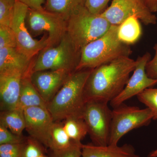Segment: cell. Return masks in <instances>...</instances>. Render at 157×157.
Returning a JSON list of instances; mask_svg holds the SVG:
<instances>
[{"instance_id":"obj_6","label":"cell","mask_w":157,"mask_h":157,"mask_svg":"<svg viewBox=\"0 0 157 157\" xmlns=\"http://www.w3.org/2000/svg\"><path fill=\"white\" fill-rule=\"evenodd\" d=\"M153 119L151 110L140 109L123 104L112 110L111 132L109 144L117 145L122 137L134 129L146 126Z\"/></svg>"},{"instance_id":"obj_18","label":"cell","mask_w":157,"mask_h":157,"mask_svg":"<svg viewBox=\"0 0 157 157\" xmlns=\"http://www.w3.org/2000/svg\"><path fill=\"white\" fill-rule=\"evenodd\" d=\"M86 0H46L45 9L67 21L72 15L85 7Z\"/></svg>"},{"instance_id":"obj_22","label":"cell","mask_w":157,"mask_h":157,"mask_svg":"<svg viewBox=\"0 0 157 157\" xmlns=\"http://www.w3.org/2000/svg\"><path fill=\"white\" fill-rule=\"evenodd\" d=\"M64 121V128L71 140L76 143H81V140L88 134L87 126L83 118L71 117Z\"/></svg>"},{"instance_id":"obj_3","label":"cell","mask_w":157,"mask_h":157,"mask_svg":"<svg viewBox=\"0 0 157 157\" xmlns=\"http://www.w3.org/2000/svg\"><path fill=\"white\" fill-rule=\"evenodd\" d=\"M118 26L111 25L106 33L82 49L76 71L93 70L118 59L129 57L132 54L130 45L123 43L118 39Z\"/></svg>"},{"instance_id":"obj_14","label":"cell","mask_w":157,"mask_h":157,"mask_svg":"<svg viewBox=\"0 0 157 157\" xmlns=\"http://www.w3.org/2000/svg\"><path fill=\"white\" fill-rule=\"evenodd\" d=\"M25 75L18 70L0 72L1 111L17 109L21 79Z\"/></svg>"},{"instance_id":"obj_19","label":"cell","mask_w":157,"mask_h":157,"mask_svg":"<svg viewBox=\"0 0 157 157\" xmlns=\"http://www.w3.org/2000/svg\"><path fill=\"white\" fill-rule=\"evenodd\" d=\"M142 28L139 19L132 16L118 26L117 36L120 40L128 45L135 44L142 35Z\"/></svg>"},{"instance_id":"obj_21","label":"cell","mask_w":157,"mask_h":157,"mask_svg":"<svg viewBox=\"0 0 157 157\" xmlns=\"http://www.w3.org/2000/svg\"><path fill=\"white\" fill-rule=\"evenodd\" d=\"M73 143L65 131L63 124L54 122L51 132L50 147L53 153L67 149Z\"/></svg>"},{"instance_id":"obj_33","label":"cell","mask_w":157,"mask_h":157,"mask_svg":"<svg viewBox=\"0 0 157 157\" xmlns=\"http://www.w3.org/2000/svg\"><path fill=\"white\" fill-rule=\"evenodd\" d=\"M152 13L157 12V0H135Z\"/></svg>"},{"instance_id":"obj_7","label":"cell","mask_w":157,"mask_h":157,"mask_svg":"<svg viewBox=\"0 0 157 157\" xmlns=\"http://www.w3.org/2000/svg\"><path fill=\"white\" fill-rule=\"evenodd\" d=\"M108 103L91 100L86 101L85 105L82 118L93 144L98 146H107L109 143L112 110L109 109Z\"/></svg>"},{"instance_id":"obj_8","label":"cell","mask_w":157,"mask_h":157,"mask_svg":"<svg viewBox=\"0 0 157 157\" xmlns=\"http://www.w3.org/2000/svg\"><path fill=\"white\" fill-rule=\"evenodd\" d=\"M26 22L29 32L35 36L47 33L49 47L59 43L67 33V21L59 14L45 9H29Z\"/></svg>"},{"instance_id":"obj_2","label":"cell","mask_w":157,"mask_h":157,"mask_svg":"<svg viewBox=\"0 0 157 157\" xmlns=\"http://www.w3.org/2000/svg\"><path fill=\"white\" fill-rule=\"evenodd\" d=\"M92 70H83L70 74L46 108L54 122L65 120L71 117H82L86 102V83Z\"/></svg>"},{"instance_id":"obj_26","label":"cell","mask_w":157,"mask_h":157,"mask_svg":"<svg viewBox=\"0 0 157 157\" xmlns=\"http://www.w3.org/2000/svg\"><path fill=\"white\" fill-rule=\"evenodd\" d=\"M16 47V37L12 29L10 27L0 25V49Z\"/></svg>"},{"instance_id":"obj_32","label":"cell","mask_w":157,"mask_h":157,"mask_svg":"<svg viewBox=\"0 0 157 157\" xmlns=\"http://www.w3.org/2000/svg\"><path fill=\"white\" fill-rule=\"evenodd\" d=\"M25 4L29 9L37 10H44L43 6L45 4V0H16Z\"/></svg>"},{"instance_id":"obj_11","label":"cell","mask_w":157,"mask_h":157,"mask_svg":"<svg viewBox=\"0 0 157 157\" xmlns=\"http://www.w3.org/2000/svg\"><path fill=\"white\" fill-rule=\"evenodd\" d=\"M151 59L149 52H146L136 60V67L130 77L124 88L113 100L109 102L113 107H117L125 101L137 96L146 89L152 88L157 84V80L149 77L146 72L147 64Z\"/></svg>"},{"instance_id":"obj_5","label":"cell","mask_w":157,"mask_h":157,"mask_svg":"<svg viewBox=\"0 0 157 157\" xmlns=\"http://www.w3.org/2000/svg\"><path fill=\"white\" fill-rule=\"evenodd\" d=\"M80 55L81 52L76 49L66 33L57 45L43 49L32 66L31 73L59 70L75 72L79 63Z\"/></svg>"},{"instance_id":"obj_35","label":"cell","mask_w":157,"mask_h":157,"mask_svg":"<svg viewBox=\"0 0 157 157\" xmlns=\"http://www.w3.org/2000/svg\"><path fill=\"white\" fill-rule=\"evenodd\" d=\"M5 1H7L11 4H15V2H16V0H5Z\"/></svg>"},{"instance_id":"obj_36","label":"cell","mask_w":157,"mask_h":157,"mask_svg":"<svg viewBox=\"0 0 157 157\" xmlns=\"http://www.w3.org/2000/svg\"><path fill=\"white\" fill-rule=\"evenodd\" d=\"M39 157H48V156H47L45 155V154L42 155H41V156H40Z\"/></svg>"},{"instance_id":"obj_10","label":"cell","mask_w":157,"mask_h":157,"mask_svg":"<svg viewBox=\"0 0 157 157\" xmlns=\"http://www.w3.org/2000/svg\"><path fill=\"white\" fill-rule=\"evenodd\" d=\"M101 15L111 25H119L132 16H135L145 25L156 24L153 13L135 0H112L110 6Z\"/></svg>"},{"instance_id":"obj_29","label":"cell","mask_w":157,"mask_h":157,"mask_svg":"<svg viewBox=\"0 0 157 157\" xmlns=\"http://www.w3.org/2000/svg\"><path fill=\"white\" fill-rule=\"evenodd\" d=\"M82 145L81 143L74 142L67 149L53 153V157H81Z\"/></svg>"},{"instance_id":"obj_17","label":"cell","mask_w":157,"mask_h":157,"mask_svg":"<svg viewBox=\"0 0 157 157\" xmlns=\"http://www.w3.org/2000/svg\"><path fill=\"white\" fill-rule=\"evenodd\" d=\"M30 75V74L25 75L21 79L17 109L24 110L26 108L31 107L46 108V103L33 84Z\"/></svg>"},{"instance_id":"obj_1","label":"cell","mask_w":157,"mask_h":157,"mask_svg":"<svg viewBox=\"0 0 157 157\" xmlns=\"http://www.w3.org/2000/svg\"><path fill=\"white\" fill-rule=\"evenodd\" d=\"M136 65V60L124 57L93 69L85 86V102L112 101L124 88Z\"/></svg>"},{"instance_id":"obj_15","label":"cell","mask_w":157,"mask_h":157,"mask_svg":"<svg viewBox=\"0 0 157 157\" xmlns=\"http://www.w3.org/2000/svg\"><path fill=\"white\" fill-rule=\"evenodd\" d=\"M82 157H140L131 144H125L122 146L109 144L98 146L93 143L82 145Z\"/></svg>"},{"instance_id":"obj_25","label":"cell","mask_w":157,"mask_h":157,"mask_svg":"<svg viewBox=\"0 0 157 157\" xmlns=\"http://www.w3.org/2000/svg\"><path fill=\"white\" fill-rule=\"evenodd\" d=\"M14 4L0 0V25L11 27L14 16Z\"/></svg>"},{"instance_id":"obj_28","label":"cell","mask_w":157,"mask_h":157,"mask_svg":"<svg viewBox=\"0 0 157 157\" xmlns=\"http://www.w3.org/2000/svg\"><path fill=\"white\" fill-rule=\"evenodd\" d=\"M22 136L15 135L0 124V145L8 144L22 143L25 141Z\"/></svg>"},{"instance_id":"obj_16","label":"cell","mask_w":157,"mask_h":157,"mask_svg":"<svg viewBox=\"0 0 157 157\" xmlns=\"http://www.w3.org/2000/svg\"><path fill=\"white\" fill-rule=\"evenodd\" d=\"M30 62L31 59L16 48L0 49V72L18 70L26 75L30 74Z\"/></svg>"},{"instance_id":"obj_9","label":"cell","mask_w":157,"mask_h":157,"mask_svg":"<svg viewBox=\"0 0 157 157\" xmlns=\"http://www.w3.org/2000/svg\"><path fill=\"white\" fill-rule=\"evenodd\" d=\"M29 9L25 4L15 2L11 28L16 37V48L20 52L31 59L40 51L49 47V42L46 35L40 40H37L34 39L29 33L26 24V17Z\"/></svg>"},{"instance_id":"obj_24","label":"cell","mask_w":157,"mask_h":157,"mask_svg":"<svg viewBox=\"0 0 157 157\" xmlns=\"http://www.w3.org/2000/svg\"><path fill=\"white\" fill-rule=\"evenodd\" d=\"M44 154L42 144L32 137L25 140L21 157H39Z\"/></svg>"},{"instance_id":"obj_12","label":"cell","mask_w":157,"mask_h":157,"mask_svg":"<svg viewBox=\"0 0 157 157\" xmlns=\"http://www.w3.org/2000/svg\"><path fill=\"white\" fill-rule=\"evenodd\" d=\"M25 130L31 137L50 148L51 132L54 121L45 107H29L24 109Z\"/></svg>"},{"instance_id":"obj_34","label":"cell","mask_w":157,"mask_h":157,"mask_svg":"<svg viewBox=\"0 0 157 157\" xmlns=\"http://www.w3.org/2000/svg\"><path fill=\"white\" fill-rule=\"evenodd\" d=\"M148 157H157V149L150 153Z\"/></svg>"},{"instance_id":"obj_23","label":"cell","mask_w":157,"mask_h":157,"mask_svg":"<svg viewBox=\"0 0 157 157\" xmlns=\"http://www.w3.org/2000/svg\"><path fill=\"white\" fill-rule=\"evenodd\" d=\"M137 97L140 103L151 110L153 115V119L157 120V88L146 89Z\"/></svg>"},{"instance_id":"obj_4","label":"cell","mask_w":157,"mask_h":157,"mask_svg":"<svg viewBox=\"0 0 157 157\" xmlns=\"http://www.w3.org/2000/svg\"><path fill=\"white\" fill-rule=\"evenodd\" d=\"M111 25L101 14L91 13L85 7L67 21V33L78 51L89 43L103 36Z\"/></svg>"},{"instance_id":"obj_27","label":"cell","mask_w":157,"mask_h":157,"mask_svg":"<svg viewBox=\"0 0 157 157\" xmlns=\"http://www.w3.org/2000/svg\"><path fill=\"white\" fill-rule=\"evenodd\" d=\"M23 142L1 144L0 157H21Z\"/></svg>"},{"instance_id":"obj_30","label":"cell","mask_w":157,"mask_h":157,"mask_svg":"<svg viewBox=\"0 0 157 157\" xmlns=\"http://www.w3.org/2000/svg\"><path fill=\"white\" fill-rule=\"evenodd\" d=\"M110 0H86L85 7L91 13L101 14Z\"/></svg>"},{"instance_id":"obj_31","label":"cell","mask_w":157,"mask_h":157,"mask_svg":"<svg viewBox=\"0 0 157 157\" xmlns=\"http://www.w3.org/2000/svg\"><path fill=\"white\" fill-rule=\"evenodd\" d=\"M154 49L155 50L154 56L147 64L146 72L149 77L157 80V44L154 46Z\"/></svg>"},{"instance_id":"obj_13","label":"cell","mask_w":157,"mask_h":157,"mask_svg":"<svg viewBox=\"0 0 157 157\" xmlns=\"http://www.w3.org/2000/svg\"><path fill=\"white\" fill-rule=\"evenodd\" d=\"M73 72L59 70L31 73V81L47 105Z\"/></svg>"},{"instance_id":"obj_20","label":"cell","mask_w":157,"mask_h":157,"mask_svg":"<svg viewBox=\"0 0 157 157\" xmlns=\"http://www.w3.org/2000/svg\"><path fill=\"white\" fill-rule=\"evenodd\" d=\"M0 124L15 135L22 136L23 131L25 129L23 110L16 109L1 111Z\"/></svg>"}]
</instances>
